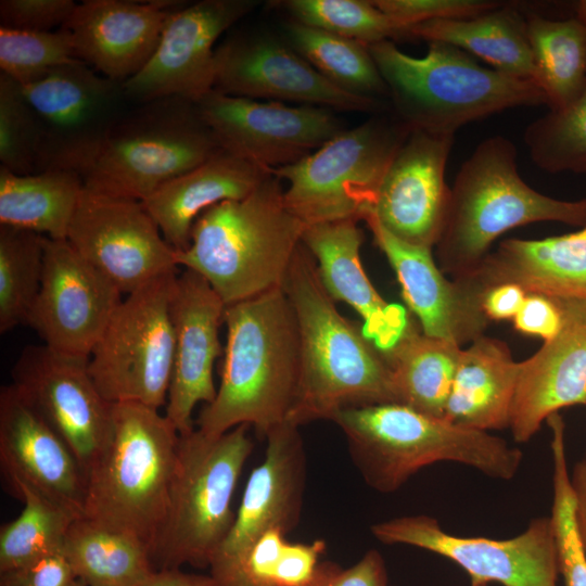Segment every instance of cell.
Wrapping results in <instances>:
<instances>
[{"mask_svg": "<svg viewBox=\"0 0 586 586\" xmlns=\"http://www.w3.org/2000/svg\"><path fill=\"white\" fill-rule=\"evenodd\" d=\"M294 313L300 375L286 422L330 420L358 406L397 403L383 353L346 319L324 289L314 256L297 247L282 284Z\"/></svg>", "mask_w": 586, "mask_h": 586, "instance_id": "6da1fadb", "label": "cell"}, {"mask_svg": "<svg viewBox=\"0 0 586 586\" xmlns=\"http://www.w3.org/2000/svg\"><path fill=\"white\" fill-rule=\"evenodd\" d=\"M220 384L196 420L204 434L246 424L263 437L288 421L300 375L293 309L282 286L226 306Z\"/></svg>", "mask_w": 586, "mask_h": 586, "instance_id": "7a4b0ae2", "label": "cell"}, {"mask_svg": "<svg viewBox=\"0 0 586 586\" xmlns=\"http://www.w3.org/2000/svg\"><path fill=\"white\" fill-rule=\"evenodd\" d=\"M346 437L352 461L365 482L390 494L419 470L456 462L509 481L519 472L520 448L486 431L458 426L398 403L345 408L332 416Z\"/></svg>", "mask_w": 586, "mask_h": 586, "instance_id": "3957f363", "label": "cell"}, {"mask_svg": "<svg viewBox=\"0 0 586 586\" xmlns=\"http://www.w3.org/2000/svg\"><path fill=\"white\" fill-rule=\"evenodd\" d=\"M283 191L270 174L247 196L204 211L177 266L201 275L227 306L282 286L305 229Z\"/></svg>", "mask_w": 586, "mask_h": 586, "instance_id": "277c9868", "label": "cell"}, {"mask_svg": "<svg viewBox=\"0 0 586 586\" xmlns=\"http://www.w3.org/2000/svg\"><path fill=\"white\" fill-rule=\"evenodd\" d=\"M555 221L586 226V198L563 201L531 188L518 173L517 148L494 136L482 141L461 165L437 243L436 263L453 279L468 276L512 228Z\"/></svg>", "mask_w": 586, "mask_h": 586, "instance_id": "5b68a950", "label": "cell"}, {"mask_svg": "<svg viewBox=\"0 0 586 586\" xmlns=\"http://www.w3.org/2000/svg\"><path fill=\"white\" fill-rule=\"evenodd\" d=\"M368 48L396 118L410 130L455 136L466 124L501 111L547 104L536 82L484 67L450 44L429 42L426 54L419 58L391 40Z\"/></svg>", "mask_w": 586, "mask_h": 586, "instance_id": "8992f818", "label": "cell"}, {"mask_svg": "<svg viewBox=\"0 0 586 586\" xmlns=\"http://www.w3.org/2000/svg\"><path fill=\"white\" fill-rule=\"evenodd\" d=\"M106 447L87 474L84 518L150 549L164 522L179 433L160 409L113 404Z\"/></svg>", "mask_w": 586, "mask_h": 586, "instance_id": "52a82bcc", "label": "cell"}, {"mask_svg": "<svg viewBox=\"0 0 586 586\" xmlns=\"http://www.w3.org/2000/svg\"><path fill=\"white\" fill-rule=\"evenodd\" d=\"M250 425L221 435L198 429L179 435L164 522L151 548L154 571L209 568L235 513L231 500L253 449Z\"/></svg>", "mask_w": 586, "mask_h": 586, "instance_id": "ba28073f", "label": "cell"}, {"mask_svg": "<svg viewBox=\"0 0 586 586\" xmlns=\"http://www.w3.org/2000/svg\"><path fill=\"white\" fill-rule=\"evenodd\" d=\"M219 150L194 102L162 98L131 104L80 176L92 191L143 201Z\"/></svg>", "mask_w": 586, "mask_h": 586, "instance_id": "9c48e42d", "label": "cell"}, {"mask_svg": "<svg viewBox=\"0 0 586 586\" xmlns=\"http://www.w3.org/2000/svg\"><path fill=\"white\" fill-rule=\"evenodd\" d=\"M410 129L398 118L374 117L344 129L300 162L270 173L286 182L283 199L305 227L362 220Z\"/></svg>", "mask_w": 586, "mask_h": 586, "instance_id": "30bf717a", "label": "cell"}, {"mask_svg": "<svg viewBox=\"0 0 586 586\" xmlns=\"http://www.w3.org/2000/svg\"><path fill=\"white\" fill-rule=\"evenodd\" d=\"M178 271L166 272L122 300L88 360L110 403L166 406L174 365L170 301Z\"/></svg>", "mask_w": 586, "mask_h": 586, "instance_id": "8fae6325", "label": "cell"}, {"mask_svg": "<svg viewBox=\"0 0 586 586\" xmlns=\"http://www.w3.org/2000/svg\"><path fill=\"white\" fill-rule=\"evenodd\" d=\"M23 90L38 123L39 171L80 174L131 105L122 82L78 59Z\"/></svg>", "mask_w": 586, "mask_h": 586, "instance_id": "7c38bea8", "label": "cell"}, {"mask_svg": "<svg viewBox=\"0 0 586 586\" xmlns=\"http://www.w3.org/2000/svg\"><path fill=\"white\" fill-rule=\"evenodd\" d=\"M370 531L383 544L421 548L455 562L471 582L557 586L559 568L550 517L533 519L522 533L507 539L453 535L425 514L388 519Z\"/></svg>", "mask_w": 586, "mask_h": 586, "instance_id": "4fadbf2b", "label": "cell"}, {"mask_svg": "<svg viewBox=\"0 0 586 586\" xmlns=\"http://www.w3.org/2000/svg\"><path fill=\"white\" fill-rule=\"evenodd\" d=\"M220 149L260 168L293 165L344 130L333 111L212 90L196 103Z\"/></svg>", "mask_w": 586, "mask_h": 586, "instance_id": "5bb4252c", "label": "cell"}, {"mask_svg": "<svg viewBox=\"0 0 586 586\" xmlns=\"http://www.w3.org/2000/svg\"><path fill=\"white\" fill-rule=\"evenodd\" d=\"M88 360L27 345L11 370V384L66 443L86 477L113 429V404L99 392Z\"/></svg>", "mask_w": 586, "mask_h": 586, "instance_id": "9a60e30c", "label": "cell"}, {"mask_svg": "<svg viewBox=\"0 0 586 586\" xmlns=\"http://www.w3.org/2000/svg\"><path fill=\"white\" fill-rule=\"evenodd\" d=\"M66 240L126 295L178 267L176 251L141 201L85 186Z\"/></svg>", "mask_w": 586, "mask_h": 586, "instance_id": "2e32d148", "label": "cell"}, {"mask_svg": "<svg viewBox=\"0 0 586 586\" xmlns=\"http://www.w3.org/2000/svg\"><path fill=\"white\" fill-rule=\"evenodd\" d=\"M257 3L202 0L176 9L149 62L123 84L129 102L140 104L168 97L200 101L214 89L217 40Z\"/></svg>", "mask_w": 586, "mask_h": 586, "instance_id": "e0dca14e", "label": "cell"}, {"mask_svg": "<svg viewBox=\"0 0 586 586\" xmlns=\"http://www.w3.org/2000/svg\"><path fill=\"white\" fill-rule=\"evenodd\" d=\"M122 295L66 239L46 237L41 286L26 326L48 347L89 359Z\"/></svg>", "mask_w": 586, "mask_h": 586, "instance_id": "ac0fdd59", "label": "cell"}, {"mask_svg": "<svg viewBox=\"0 0 586 586\" xmlns=\"http://www.w3.org/2000/svg\"><path fill=\"white\" fill-rule=\"evenodd\" d=\"M214 90L259 101L372 112L377 99L345 91L320 75L290 44L237 34L217 46Z\"/></svg>", "mask_w": 586, "mask_h": 586, "instance_id": "d6986e66", "label": "cell"}, {"mask_svg": "<svg viewBox=\"0 0 586 586\" xmlns=\"http://www.w3.org/2000/svg\"><path fill=\"white\" fill-rule=\"evenodd\" d=\"M265 438V457L252 471L231 528L209 563L215 584L267 532L288 534L301 520L307 470L300 426L284 422Z\"/></svg>", "mask_w": 586, "mask_h": 586, "instance_id": "ffe728a7", "label": "cell"}, {"mask_svg": "<svg viewBox=\"0 0 586 586\" xmlns=\"http://www.w3.org/2000/svg\"><path fill=\"white\" fill-rule=\"evenodd\" d=\"M453 142L454 136L410 130L367 214L400 241L433 249L450 198L445 168Z\"/></svg>", "mask_w": 586, "mask_h": 586, "instance_id": "44dd1931", "label": "cell"}, {"mask_svg": "<svg viewBox=\"0 0 586 586\" xmlns=\"http://www.w3.org/2000/svg\"><path fill=\"white\" fill-rule=\"evenodd\" d=\"M226 306L201 275L186 268L178 273L170 301L174 365L164 415L179 435L195 429L194 407L216 396L213 369L221 354Z\"/></svg>", "mask_w": 586, "mask_h": 586, "instance_id": "7402d4cb", "label": "cell"}, {"mask_svg": "<svg viewBox=\"0 0 586 586\" xmlns=\"http://www.w3.org/2000/svg\"><path fill=\"white\" fill-rule=\"evenodd\" d=\"M0 462L15 491L26 486L84 518L87 477L77 458L16 388L0 390Z\"/></svg>", "mask_w": 586, "mask_h": 586, "instance_id": "603a6c76", "label": "cell"}, {"mask_svg": "<svg viewBox=\"0 0 586 586\" xmlns=\"http://www.w3.org/2000/svg\"><path fill=\"white\" fill-rule=\"evenodd\" d=\"M180 1L86 0L65 24L76 59L124 84L155 52L170 14Z\"/></svg>", "mask_w": 586, "mask_h": 586, "instance_id": "cb8c5ba5", "label": "cell"}, {"mask_svg": "<svg viewBox=\"0 0 586 586\" xmlns=\"http://www.w3.org/2000/svg\"><path fill=\"white\" fill-rule=\"evenodd\" d=\"M555 300L560 332L521 361L509 420L517 443H527L560 409L586 405V302Z\"/></svg>", "mask_w": 586, "mask_h": 586, "instance_id": "d4e9b609", "label": "cell"}, {"mask_svg": "<svg viewBox=\"0 0 586 586\" xmlns=\"http://www.w3.org/2000/svg\"><path fill=\"white\" fill-rule=\"evenodd\" d=\"M362 221L395 271L402 295L425 335L462 347L485 334L491 320L482 302L458 280L446 278L432 249L400 241L370 214Z\"/></svg>", "mask_w": 586, "mask_h": 586, "instance_id": "484cf974", "label": "cell"}, {"mask_svg": "<svg viewBox=\"0 0 586 586\" xmlns=\"http://www.w3.org/2000/svg\"><path fill=\"white\" fill-rule=\"evenodd\" d=\"M362 242L364 233L355 219L307 226L302 235L329 295L357 311L366 336L385 353L412 320L404 307L387 303L374 289L361 264Z\"/></svg>", "mask_w": 586, "mask_h": 586, "instance_id": "4316f807", "label": "cell"}, {"mask_svg": "<svg viewBox=\"0 0 586 586\" xmlns=\"http://www.w3.org/2000/svg\"><path fill=\"white\" fill-rule=\"evenodd\" d=\"M458 280L481 302L487 290L504 283L526 294L586 302V226L544 239H507L468 276Z\"/></svg>", "mask_w": 586, "mask_h": 586, "instance_id": "83f0119b", "label": "cell"}, {"mask_svg": "<svg viewBox=\"0 0 586 586\" xmlns=\"http://www.w3.org/2000/svg\"><path fill=\"white\" fill-rule=\"evenodd\" d=\"M270 174L221 149L141 202L165 241L176 252L184 251L194 221L204 211L224 201L247 196Z\"/></svg>", "mask_w": 586, "mask_h": 586, "instance_id": "f1b7e54d", "label": "cell"}, {"mask_svg": "<svg viewBox=\"0 0 586 586\" xmlns=\"http://www.w3.org/2000/svg\"><path fill=\"white\" fill-rule=\"evenodd\" d=\"M520 369L506 342L479 336L461 348L443 418L479 431L509 428Z\"/></svg>", "mask_w": 586, "mask_h": 586, "instance_id": "f546056e", "label": "cell"}, {"mask_svg": "<svg viewBox=\"0 0 586 586\" xmlns=\"http://www.w3.org/2000/svg\"><path fill=\"white\" fill-rule=\"evenodd\" d=\"M406 37L454 46L500 73L537 84L526 20L510 7L470 18L423 22L408 27Z\"/></svg>", "mask_w": 586, "mask_h": 586, "instance_id": "4dcf8cb0", "label": "cell"}, {"mask_svg": "<svg viewBox=\"0 0 586 586\" xmlns=\"http://www.w3.org/2000/svg\"><path fill=\"white\" fill-rule=\"evenodd\" d=\"M82 190V178L74 170L20 175L0 166V226L66 239Z\"/></svg>", "mask_w": 586, "mask_h": 586, "instance_id": "1f68e13d", "label": "cell"}, {"mask_svg": "<svg viewBox=\"0 0 586 586\" xmlns=\"http://www.w3.org/2000/svg\"><path fill=\"white\" fill-rule=\"evenodd\" d=\"M461 348L425 335L411 321L399 341L383 353L397 403L443 418Z\"/></svg>", "mask_w": 586, "mask_h": 586, "instance_id": "d6a6232c", "label": "cell"}, {"mask_svg": "<svg viewBox=\"0 0 586 586\" xmlns=\"http://www.w3.org/2000/svg\"><path fill=\"white\" fill-rule=\"evenodd\" d=\"M62 553L86 586H140L154 572L144 543L86 518L72 523Z\"/></svg>", "mask_w": 586, "mask_h": 586, "instance_id": "836d02e7", "label": "cell"}, {"mask_svg": "<svg viewBox=\"0 0 586 586\" xmlns=\"http://www.w3.org/2000/svg\"><path fill=\"white\" fill-rule=\"evenodd\" d=\"M537 84L550 111L569 106L586 86V27L576 17L526 18Z\"/></svg>", "mask_w": 586, "mask_h": 586, "instance_id": "e575fe53", "label": "cell"}, {"mask_svg": "<svg viewBox=\"0 0 586 586\" xmlns=\"http://www.w3.org/2000/svg\"><path fill=\"white\" fill-rule=\"evenodd\" d=\"M285 33L289 44L336 87L373 99L388 94L368 46L294 21Z\"/></svg>", "mask_w": 586, "mask_h": 586, "instance_id": "d590c367", "label": "cell"}, {"mask_svg": "<svg viewBox=\"0 0 586 586\" xmlns=\"http://www.w3.org/2000/svg\"><path fill=\"white\" fill-rule=\"evenodd\" d=\"M46 237L0 226V332L26 324L39 294Z\"/></svg>", "mask_w": 586, "mask_h": 586, "instance_id": "8d00e7d4", "label": "cell"}, {"mask_svg": "<svg viewBox=\"0 0 586 586\" xmlns=\"http://www.w3.org/2000/svg\"><path fill=\"white\" fill-rule=\"evenodd\" d=\"M14 493L24 502L20 515L0 530V572L62 552L76 518L35 491L20 486Z\"/></svg>", "mask_w": 586, "mask_h": 586, "instance_id": "74e56055", "label": "cell"}, {"mask_svg": "<svg viewBox=\"0 0 586 586\" xmlns=\"http://www.w3.org/2000/svg\"><path fill=\"white\" fill-rule=\"evenodd\" d=\"M546 422L551 431L553 496L550 519L559 573L564 586H586V550L578 530L575 492L568 469L565 424L559 412L549 416Z\"/></svg>", "mask_w": 586, "mask_h": 586, "instance_id": "f35d334b", "label": "cell"}, {"mask_svg": "<svg viewBox=\"0 0 586 586\" xmlns=\"http://www.w3.org/2000/svg\"><path fill=\"white\" fill-rule=\"evenodd\" d=\"M524 142L540 169L586 175V86L569 106L527 125Z\"/></svg>", "mask_w": 586, "mask_h": 586, "instance_id": "ab89813d", "label": "cell"}, {"mask_svg": "<svg viewBox=\"0 0 586 586\" xmlns=\"http://www.w3.org/2000/svg\"><path fill=\"white\" fill-rule=\"evenodd\" d=\"M294 22L371 46L405 37L371 0H285L279 2Z\"/></svg>", "mask_w": 586, "mask_h": 586, "instance_id": "60d3db41", "label": "cell"}, {"mask_svg": "<svg viewBox=\"0 0 586 586\" xmlns=\"http://www.w3.org/2000/svg\"><path fill=\"white\" fill-rule=\"evenodd\" d=\"M76 59L71 33L0 28V69L21 86L33 85Z\"/></svg>", "mask_w": 586, "mask_h": 586, "instance_id": "b9f144b4", "label": "cell"}, {"mask_svg": "<svg viewBox=\"0 0 586 586\" xmlns=\"http://www.w3.org/2000/svg\"><path fill=\"white\" fill-rule=\"evenodd\" d=\"M39 130L23 87L0 73V166L20 174L39 173Z\"/></svg>", "mask_w": 586, "mask_h": 586, "instance_id": "7bdbcfd3", "label": "cell"}, {"mask_svg": "<svg viewBox=\"0 0 586 586\" xmlns=\"http://www.w3.org/2000/svg\"><path fill=\"white\" fill-rule=\"evenodd\" d=\"M403 30L433 20H459L475 17L502 4L493 0H371Z\"/></svg>", "mask_w": 586, "mask_h": 586, "instance_id": "ee69618b", "label": "cell"}, {"mask_svg": "<svg viewBox=\"0 0 586 586\" xmlns=\"http://www.w3.org/2000/svg\"><path fill=\"white\" fill-rule=\"evenodd\" d=\"M77 3L72 0H1L0 28L53 31L65 26Z\"/></svg>", "mask_w": 586, "mask_h": 586, "instance_id": "f6af8a7d", "label": "cell"}, {"mask_svg": "<svg viewBox=\"0 0 586 586\" xmlns=\"http://www.w3.org/2000/svg\"><path fill=\"white\" fill-rule=\"evenodd\" d=\"M303 586H388V578L382 555L371 549L346 569L334 562L320 561L311 578Z\"/></svg>", "mask_w": 586, "mask_h": 586, "instance_id": "bcb514c9", "label": "cell"}, {"mask_svg": "<svg viewBox=\"0 0 586 586\" xmlns=\"http://www.w3.org/2000/svg\"><path fill=\"white\" fill-rule=\"evenodd\" d=\"M75 582L62 552L0 572V586H72Z\"/></svg>", "mask_w": 586, "mask_h": 586, "instance_id": "7dc6e473", "label": "cell"}, {"mask_svg": "<svg viewBox=\"0 0 586 586\" xmlns=\"http://www.w3.org/2000/svg\"><path fill=\"white\" fill-rule=\"evenodd\" d=\"M563 323L558 302L549 296L528 293L513 318L514 329L523 334L538 336L544 342L553 339Z\"/></svg>", "mask_w": 586, "mask_h": 586, "instance_id": "c3c4849f", "label": "cell"}, {"mask_svg": "<svg viewBox=\"0 0 586 586\" xmlns=\"http://www.w3.org/2000/svg\"><path fill=\"white\" fill-rule=\"evenodd\" d=\"M526 292L513 283L495 285L486 291L482 300V308L492 320H513L520 310Z\"/></svg>", "mask_w": 586, "mask_h": 586, "instance_id": "681fc988", "label": "cell"}, {"mask_svg": "<svg viewBox=\"0 0 586 586\" xmlns=\"http://www.w3.org/2000/svg\"><path fill=\"white\" fill-rule=\"evenodd\" d=\"M140 586H216L211 575L184 573L179 569L154 571Z\"/></svg>", "mask_w": 586, "mask_h": 586, "instance_id": "f907efd6", "label": "cell"}, {"mask_svg": "<svg viewBox=\"0 0 586 586\" xmlns=\"http://www.w3.org/2000/svg\"><path fill=\"white\" fill-rule=\"evenodd\" d=\"M571 480L576 498L578 530L586 550V460L575 464Z\"/></svg>", "mask_w": 586, "mask_h": 586, "instance_id": "816d5d0a", "label": "cell"}, {"mask_svg": "<svg viewBox=\"0 0 586 586\" xmlns=\"http://www.w3.org/2000/svg\"><path fill=\"white\" fill-rule=\"evenodd\" d=\"M576 18H578L586 27V0H582L577 3Z\"/></svg>", "mask_w": 586, "mask_h": 586, "instance_id": "f5cc1de1", "label": "cell"}, {"mask_svg": "<svg viewBox=\"0 0 586 586\" xmlns=\"http://www.w3.org/2000/svg\"><path fill=\"white\" fill-rule=\"evenodd\" d=\"M471 586H489V584L484 582H471Z\"/></svg>", "mask_w": 586, "mask_h": 586, "instance_id": "db71d44e", "label": "cell"}, {"mask_svg": "<svg viewBox=\"0 0 586 586\" xmlns=\"http://www.w3.org/2000/svg\"><path fill=\"white\" fill-rule=\"evenodd\" d=\"M72 586H86V585L76 579V582Z\"/></svg>", "mask_w": 586, "mask_h": 586, "instance_id": "11a10c76", "label": "cell"}]
</instances>
